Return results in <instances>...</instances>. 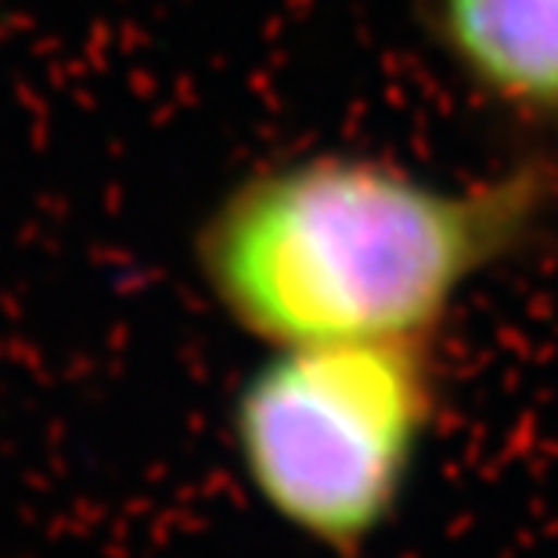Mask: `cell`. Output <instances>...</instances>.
Listing matches in <instances>:
<instances>
[{
	"label": "cell",
	"instance_id": "obj_1",
	"mask_svg": "<svg viewBox=\"0 0 558 558\" xmlns=\"http://www.w3.org/2000/svg\"><path fill=\"white\" fill-rule=\"evenodd\" d=\"M558 217V162L465 184L364 151H303L242 173L192 234L213 306L264 347L439 336L480 278Z\"/></svg>",
	"mask_w": 558,
	"mask_h": 558
},
{
	"label": "cell",
	"instance_id": "obj_2",
	"mask_svg": "<svg viewBox=\"0 0 558 558\" xmlns=\"http://www.w3.org/2000/svg\"><path fill=\"white\" fill-rule=\"evenodd\" d=\"M439 403V336L289 342L234 389L231 444L281 526L357 555L400 512Z\"/></svg>",
	"mask_w": 558,
	"mask_h": 558
},
{
	"label": "cell",
	"instance_id": "obj_3",
	"mask_svg": "<svg viewBox=\"0 0 558 558\" xmlns=\"http://www.w3.org/2000/svg\"><path fill=\"white\" fill-rule=\"evenodd\" d=\"M418 19L472 98L558 137V0H418Z\"/></svg>",
	"mask_w": 558,
	"mask_h": 558
}]
</instances>
